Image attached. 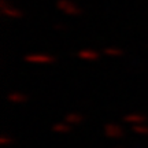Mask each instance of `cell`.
Segmentation results:
<instances>
[{"label": "cell", "instance_id": "obj_7", "mask_svg": "<svg viewBox=\"0 0 148 148\" xmlns=\"http://www.w3.org/2000/svg\"><path fill=\"white\" fill-rule=\"evenodd\" d=\"M7 100L12 104H23L27 101V96L22 92H11L7 96Z\"/></svg>", "mask_w": 148, "mask_h": 148}, {"label": "cell", "instance_id": "obj_14", "mask_svg": "<svg viewBox=\"0 0 148 148\" xmlns=\"http://www.w3.org/2000/svg\"><path fill=\"white\" fill-rule=\"evenodd\" d=\"M115 148H123V147H115Z\"/></svg>", "mask_w": 148, "mask_h": 148}, {"label": "cell", "instance_id": "obj_10", "mask_svg": "<svg viewBox=\"0 0 148 148\" xmlns=\"http://www.w3.org/2000/svg\"><path fill=\"white\" fill-rule=\"evenodd\" d=\"M103 52L106 53L107 56H112V58H116V56H122L123 55V51L121 48H116V47H107L104 48Z\"/></svg>", "mask_w": 148, "mask_h": 148}, {"label": "cell", "instance_id": "obj_11", "mask_svg": "<svg viewBox=\"0 0 148 148\" xmlns=\"http://www.w3.org/2000/svg\"><path fill=\"white\" fill-rule=\"evenodd\" d=\"M133 132L140 136H148V125L147 123H140V125H133Z\"/></svg>", "mask_w": 148, "mask_h": 148}, {"label": "cell", "instance_id": "obj_12", "mask_svg": "<svg viewBox=\"0 0 148 148\" xmlns=\"http://www.w3.org/2000/svg\"><path fill=\"white\" fill-rule=\"evenodd\" d=\"M12 143H14V138L11 137V136H7V134H3V136H0V144H1L3 147L11 145Z\"/></svg>", "mask_w": 148, "mask_h": 148}, {"label": "cell", "instance_id": "obj_8", "mask_svg": "<svg viewBox=\"0 0 148 148\" xmlns=\"http://www.w3.org/2000/svg\"><path fill=\"white\" fill-rule=\"evenodd\" d=\"M82 121H84V116L81 115V114H78V112H69V114L64 115V122H67L70 126L78 125Z\"/></svg>", "mask_w": 148, "mask_h": 148}, {"label": "cell", "instance_id": "obj_5", "mask_svg": "<svg viewBox=\"0 0 148 148\" xmlns=\"http://www.w3.org/2000/svg\"><path fill=\"white\" fill-rule=\"evenodd\" d=\"M77 56H78L81 60H88V62H93V60H97V59H99L100 53L97 52L96 49H92V48H84V49L78 51Z\"/></svg>", "mask_w": 148, "mask_h": 148}, {"label": "cell", "instance_id": "obj_9", "mask_svg": "<svg viewBox=\"0 0 148 148\" xmlns=\"http://www.w3.org/2000/svg\"><path fill=\"white\" fill-rule=\"evenodd\" d=\"M71 126H70L67 122H58V123H55L52 126V130L56 133H69Z\"/></svg>", "mask_w": 148, "mask_h": 148}, {"label": "cell", "instance_id": "obj_6", "mask_svg": "<svg viewBox=\"0 0 148 148\" xmlns=\"http://www.w3.org/2000/svg\"><path fill=\"white\" fill-rule=\"evenodd\" d=\"M145 121H147V116L144 114H138V112L126 114L123 116V122L129 125H140V123H145Z\"/></svg>", "mask_w": 148, "mask_h": 148}, {"label": "cell", "instance_id": "obj_4", "mask_svg": "<svg viewBox=\"0 0 148 148\" xmlns=\"http://www.w3.org/2000/svg\"><path fill=\"white\" fill-rule=\"evenodd\" d=\"M104 134L110 138H121L123 136V129L118 123H107L104 126Z\"/></svg>", "mask_w": 148, "mask_h": 148}, {"label": "cell", "instance_id": "obj_2", "mask_svg": "<svg viewBox=\"0 0 148 148\" xmlns=\"http://www.w3.org/2000/svg\"><path fill=\"white\" fill-rule=\"evenodd\" d=\"M56 7H58L59 11H62L63 14L69 16H78L82 14V10L71 0H58Z\"/></svg>", "mask_w": 148, "mask_h": 148}, {"label": "cell", "instance_id": "obj_1", "mask_svg": "<svg viewBox=\"0 0 148 148\" xmlns=\"http://www.w3.org/2000/svg\"><path fill=\"white\" fill-rule=\"evenodd\" d=\"M25 60L27 63H33V64H51L56 60V58L47 52H32L27 53L25 56Z\"/></svg>", "mask_w": 148, "mask_h": 148}, {"label": "cell", "instance_id": "obj_3", "mask_svg": "<svg viewBox=\"0 0 148 148\" xmlns=\"http://www.w3.org/2000/svg\"><path fill=\"white\" fill-rule=\"evenodd\" d=\"M0 10H1V14L7 18H11V19H19L22 18L23 12H22L19 8H16L15 5L10 4L8 1L5 0H1L0 1Z\"/></svg>", "mask_w": 148, "mask_h": 148}, {"label": "cell", "instance_id": "obj_13", "mask_svg": "<svg viewBox=\"0 0 148 148\" xmlns=\"http://www.w3.org/2000/svg\"><path fill=\"white\" fill-rule=\"evenodd\" d=\"M53 29H55V30H58V32H63V30L67 29V26L63 25V23H56V25H53Z\"/></svg>", "mask_w": 148, "mask_h": 148}]
</instances>
